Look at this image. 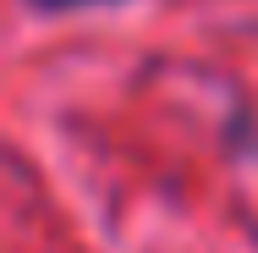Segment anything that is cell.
Returning a JSON list of instances; mask_svg holds the SVG:
<instances>
[{
    "label": "cell",
    "mask_w": 258,
    "mask_h": 253,
    "mask_svg": "<svg viewBox=\"0 0 258 253\" xmlns=\"http://www.w3.org/2000/svg\"><path fill=\"white\" fill-rule=\"evenodd\" d=\"M39 11H77V6H104V0H28Z\"/></svg>",
    "instance_id": "6da1fadb"
}]
</instances>
